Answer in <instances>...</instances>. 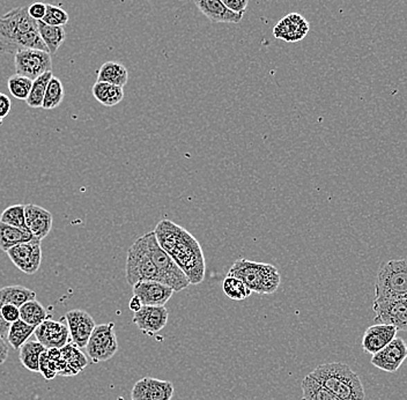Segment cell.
<instances>
[{"instance_id":"cell-30","label":"cell","mask_w":407,"mask_h":400,"mask_svg":"<svg viewBox=\"0 0 407 400\" xmlns=\"http://www.w3.org/2000/svg\"><path fill=\"white\" fill-rule=\"evenodd\" d=\"M19 310H20V320L35 327L51 317L46 308L36 298L26 302L24 306L19 308Z\"/></svg>"},{"instance_id":"cell-43","label":"cell","mask_w":407,"mask_h":400,"mask_svg":"<svg viewBox=\"0 0 407 400\" xmlns=\"http://www.w3.org/2000/svg\"><path fill=\"white\" fill-rule=\"evenodd\" d=\"M10 354V345L5 341L4 338L0 337V365H4Z\"/></svg>"},{"instance_id":"cell-40","label":"cell","mask_w":407,"mask_h":400,"mask_svg":"<svg viewBox=\"0 0 407 400\" xmlns=\"http://www.w3.org/2000/svg\"><path fill=\"white\" fill-rule=\"evenodd\" d=\"M0 313L8 323H15V320H20V310L18 307L6 304V306L0 308Z\"/></svg>"},{"instance_id":"cell-22","label":"cell","mask_w":407,"mask_h":400,"mask_svg":"<svg viewBox=\"0 0 407 400\" xmlns=\"http://www.w3.org/2000/svg\"><path fill=\"white\" fill-rule=\"evenodd\" d=\"M197 8L213 24H239L243 15L229 11L221 0H193Z\"/></svg>"},{"instance_id":"cell-1","label":"cell","mask_w":407,"mask_h":400,"mask_svg":"<svg viewBox=\"0 0 407 400\" xmlns=\"http://www.w3.org/2000/svg\"><path fill=\"white\" fill-rule=\"evenodd\" d=\"M154 234L159 244L181 267L190 284H201L205 279L206 262L201 246L196 237L168 219L159 222Z\"/></svg>"},{"instance_id":"cell-31","label":"cell","mask_w":407,"mask_h":400,"mask_svg":"<svg viewBox=\"0 0 407 400\" xmlns=\"http://www.w3.org/2000/svg\"><path fill=\"white\" fill-rule=\"evenodd\" d=\"M36 327L25 323L22 320H15L11 324L8 334V343L13 349H20L26 341L34 334Z\"/></svg>"},{"instance_id":"cell-2","label":"cell","mask_w":407,"mask_h":400,"mask_svg":"<svg viewBox=\"0 0 407 400\" xmlns=\"http://www.w3.org/2000/svg\"><path fill=\"white\" fill-rule=\"evenodd\" d=\"M42 50L49 53L35 19L29 15L28 6L15 8L0 17V53H17L21 50Z\"/></svg>"},{"instance_id":"cell-27","label":"cell","mask_w":407,"mask_h":400,"mask_svg":"<svg viewBox=\"0 0 407 400\" xmlns=\"http://www.w3.org/2000/svg\"><path fill=\"white\" fill-rule=\"evenodd\" d=\"M39 33L43 42L49 50L50 55H56L57 51L66 39L65 29L60 26L46 25L43 21H37Z\"/></svg>"},{"instance_id":"cell-21","label":"cell","mask_w":407,"mask_h":400,"mask_svg":"<svg viewBox=\"0 0 407 400\" xmlns=\"http://www.w3.org/2000/svg\"><path fill=\"white\" fill-rule=\"evenodd\" d=\"M396 327L386 324H375L365 330L362 338V348L368 354H376L396 338Z\"/></svg>"},{"instance_id":"cell-33","label":"cell","mask_w":407,"mask_h":400,"mask_svg":"<svg viewBox=\"0 0 407 400\" xmlns=\"http://www.w3.org/2000/svg\"><path fill=\"white\" fill-rule=\"evenodd\" d=\"M53 77V71L46 72L42 74L41 77L37 78L35 80H33L32 89L29 93V96L26 100V103L28 104L30 108H42L43 100H44V95H46V86L49 84L50 79Z\"/></svg>"},{"instance_id":"cell-12","label":"cell","mask_w":407,"mask_h":400,"mask_svg":"<svg viewBox=\"0 0 407 400\" xmlns=\"http://www.w3.org/2000/svg\"><path fill=\"white\" fill-rule=\"evenodd\" d=\"M6 253L15 267L24 273L34 274L39 270L42 262V248L39 239L18 244Z\"/></svg>"},{"instance_id":"cell-7","label":"cell","mask_w":407,"mask_h":400,"mask_svg":"<svg viewBox=\"0 0 407 400\" xmlns=\"http://www.w3.org/2000/svg\"><path fill=\"white\" fill-rule=\"evenodd\" d=\"M147 241L148 250L151 253L152 260L158 269L162 284H168L174 291H182L189 287L190 281L181 267L175 263V260L162 249L159 244L154 232L145 234Z\"/></svg>"},{"instance_id":"cell-6","label":"cell","mask_w":407,"mask_h":400,"mask_svg":"<svg viewBox=\"0 0 407 400\" xmlns=\"http://www.w3.org/2000/svg\"><path fill=\"white\" fill-rule=\"evenodd\" d=\"M127 284L130 286L139 281L154 280L161 282V278L148 250L146 236L136 239L127 251L125 266Z\"/></svg>"},{"instance_id":"cell-29","label":"cell","mask_w":407,"mask_h":400,"mask_svg":"<svg viewBox=\"0 0 407 400\" xmlns=\"http://www.w3.org/2000/svg\"><path fill=\"white\" fill-rule=\"evenodd\" d=\"M302 400H341L310 375L302 381Z\"/></svg>"},{"instance_id":"cell-28","label":"cell","mask_w":407,"mask_h":400,"mask_svg":"<svg viewBox=\"0 0 407 400\" xmlns=\"http://www.w3.org/2000/svg\"><path fill=\"white\" fill-rule=\"evenodd\" d=\"M46 348L37 340L26 341L20 347V361L27 370L39 372V358Z\"/></svg>"},{"instance_id":"cell-36","label":"cell","mask_w":407,"mask_h":400,"mask_svg":"<svg viewBox=\"0 0 407 400\" xmlns=\"http://www.w3.org/2000/svg\"><path fill=\"white\" fill-rule=\"evenodd\" d=\"M0 222H4L6 225L27 228L26 226L25 205H12L5 208L4 212L0 215Z\"/></svg>"},{"instance_id":"cell-25","label":"cell","mask_w":407,"mask_h":400,"mask_svg":"<svg viewBox=\"0 0 407 400\" xmlns=\"http://www.w3.org/2000/svg\"><path fill=\"white\" fill-rule=\"evenodd\" d=\"M36 293L25 286H6V287L0 289V308L12 304V306L20 307L24 306L26 302L30 300H35Z\"/></svg>"},{"instance_id":"cell-23","label":"cell","mask_w":407,"mask_h":400,"mask_svg":"<svg viewBox=\"0 0 407 400\" xmlns=\"http://www.w3.org/2000/svg\"><path fill=\"white\" fill-rule=\"evenodd\" d=\"M36 239L28 228H20L0 222V249L8 253L13 246Z\"/></svg>"},{"instance_id":"cell-35","label":"cell","mask_w":407,"mask_h":400,"mask_svg":"<svg viewBox=\"0 0 407 400\" xmlns=\"http://www.w3.org/2000/svg\"><path fill=\"white\" fill-rule=\"evenodd\" d=\"M32 86L33 80H30L29 78L20 75V74H15V75L8 78V91L15 98L21 100V101H26L28 98Z\"/></svg>"},{"instance_id":"cell-41","label":"cell","mask_w":407,"mask_h":400,"mask_svg":"<svg viewBox=\"0 0 407 400\" xmlns=\"http://www.w3.org/2000/svg\"><path fill=\"white\" fill-rule=\"evenodd\" d=\"M29 15L36 21H42L46 12V4L44 3H34L28 6Z\"/></svg>"},{"instance_id":"cell-45","label":"cell","mask_w":407,"mask_h":400,"mask_svg":"<svg viewBox=\"0 0 407 400\" xmlns=\"http://www.w3.org/2000/svg\"><path fill=\"white\" fill-rule=\"evenodd\" d=\"M141 307H143V303H141V298L134 295L132 298H131L130 302H129V308L130 310H132L134 313H137L139 310L141 309Z\"/></svg>"},{"instance_id":"cell-44","label":"cell","mask_w":407,"mask_h":400,"mask_svg":"<svg viewBox=\"0 0 407 400\" xmlns=\"http://www.w3.org/2000/svg\"><path fill=\"white\" fill-rule=\"evenodd\" d=\"M10 327H11V324L8 323V322L3 318V316H1V313H0V337L4 338V339L8 338Z\"/></svg>"},{"instance_id":"cell-20","label":"cell","mask_w":407,"mask_h":400,"mask_svg":"<svg viewBox=\"0 0 407 400\" xmlns=\"http://www.w3.org/2000/svg\"><path fill=\"white\" fill-rule=\"evenodd\" d=\"M26 226L36 239L42 241L49 235L53 224V217L46 208L39 205H25Z\"/></svg>"},{"instance_id":"cell-19","label":"cell","mask_w":407,"mask_h":400,"mask_svg":"<svg viewBox=\"0 0 407 400\" xmlns=\"http://www.w3.org/2000/svg\"><path fill=\"white\" fill-rule=\"evenodd\" d=\"M134 295L141 298L143 306H165L175 293L168 284L160 281H139L132 286Z\"/></svg>"},{"instance_id":"cell-32","label":"cell","mask_w":407,"mask_h":400,"mask_svg":"<svg viewBox=\"0 0 407 400\" xmlns=\"http://www.w3.org/2000/svg\"><path fill=\"white\" fill-rule=\"evenodd\" d=\"M65 89L60 78L53 77L46 86V95L43 100L42 108L46 110L56 109L63 102Z\"/></svg>"},{"instance_id":"cell-14","label":"cell","mask_w":407,"mask_h":400,"mask_svg":"<svg viewBox=\"0 0 407 400\" xmlns=\"http://www.w3.org/2000/svg\"><path fill=\"white\" fill-rule=\"evenodd\" d=\"M407 358V344L401 338H395L386 347L372 355V365L383 372H395Z\"/></svg>"},{"instance_id":"cell-38","label":"cell","mask_w":407,"mask_h":400,"mask_svg":"<svg viewBox=\"0 0 407 400\" xmlns=\"http://www.w3.org/2000/svg\"><path fill=\"white\" fill-rule=\"evenodd\" d=\"M39 374H42L46 381L53 379L57 376L56 365L46 349L39 358Z\"/></svg>"},{"instance_id":"cell-11","label":"cell","mask_w":407,"mask_h":400,"mask_svg":"<svg viewBox=\"0 0 407 400\" xmlns=\"http://www.w3.org/2000/svg\"><path fill=\"white\" fill-rule=\"evenodd\" d=\"M17 74L35 80L42 74L53 71L51 55L42 50H21L15 55Z\"/></svg>"},{"instance_id":"cell-5","label":"cell","mask_w":407,"mask_h":400,"mask_svg":"<svg viewBox=\"0 0 407 400\" xmlns=\"http://www.w3.org/2000/svg\"><path fill=\"white\" fill-rule=\"evenodd\" d=\"M399 296H407V260H388L376 274L374 300Z\"/></svg>"},{"instance_id":"cell-9","label":"cell","mask_w":407,"mask_h":400,"mask_svg":"<svg viewBox=\"0 0 407 400\" xmlns=\"http://www.w3.org/2000/svg\"><path fill=\"white\" fill-rule=\"evenodd\" d=\"M372 310L377 323L391 325L398 331H407V296L374 300Z\"/></svg>"},{"instance_id":"cell-8","label":"cell","mask_w":407,"mask_h":400,"mask_svg":"<svg viewBox=\"0 0 407 400\" xmlns=\"http://www.w3.org/2000/svg\"><path fill=\"white\" fill-rule=\"evenodd\" d=\"M86 352L93 363L108 361L118 352V341L115 334V324H101L95 327Z\"/></svg>"},{"instance_id":"cell-42","label":"cell","mask_w":407,"mask_h":400,"mask_svg":"<svg viewBox=\"0 0 407 400\" xmlns=\"http://www.w3.org/2000/svg\"><path fill=\"white\" fill-rule=\"evenodd\" d=\"M11 98H8V95L0 93V118L1 120L8 117V113L11 111Z\"/></svg>"},{"instance_id":"cell-3","label":"cell","mask_w":407,"mask_h":400,"mask_svg":"<svg viewBox=\"0 0 407 400\" xmlns=\"http://www.w3.org/2000/svg\"><path fill=\"white\" fill-rule=\"evenodd\" d=\"M341 400H365L361 379L351 367L341 362L324 363L309 374Z\"/></svg>"},{"instance_id":"cell-10","label":"cell","mask_w":407,"mask_h":400,"mask_svg":"<svg viewBox=\"0 0 407 400\" xmlns=\"http://www.w3.org/2000/svg\"><path fill=\"white\" fill-rule=\"evenodd\" d=\"M46 351L56 365L57 375L64 377L75 376L88 365V360L84 352L72 341L62 348H50Z\"/></svg>"},{"instance_id":"cell-39","label":"cell","mask_w":407,"mask_h":400,"mask_svg":"<svg viewBox=\"0 0 407 400\" xmlns=\"http://www.w3.org/2000/svg\"><path fill=\"white\" fill-rule=\"evenodd\" d=\"M221 1L229 11L241 15L246 13L248 4H249V0H221Z\"/></svg>"},{"instance_id":"cell-4","label":"cell","mask_w":407,"mask_h":400,"mask_svg":"<svg viewBox=\"0 0 407 400\" xmlns=\"http://www.w3.org/2000/svg\"><path fill=\"white\" fill-rule=\"evenodd\" d=\"M228 275L239 278L257 294H273L280 286L281 275L271 264L257 263L239 258L229 269Z\"/></svg>"},{"instance_id":"cell-15","label":"cell","mask_w":407,"mask_h":400,"mask_svg":"<svg viewBox=\"0 0 407 400\" xmlns=\"http://www.w3.org/2000/svg\"><path fill=\"white\" fill-rule=\"evenodd\" d=\"M65 320L70 331L71 341L81 349L86 348V345L96 327L94 318L84 310L74 309L67 311Z\"/></svg>"},{"instance_id":"cell-17","label":"cell","mask_w":407,"mask_h":400,"mask_svg":"<svg viewBox=\"0 0 407 400\" xmlns=\"http://www.w3.org/2000/svg\"><path fill=\"white\" fill-rule=\"evenodd\" d=\"M169 313L165 306H143L134 313V323L143 334L154 336L168 323Z\"/></svg>"},{"instance_id":"cell-37","label":"cell","mask_w":407,"mask_h":400,"mask_svg":"<svg viewBox=\"0 0 407 400\" xmlns=\"http://www.w3.org/2000/svg\"><path fill=\"white\" fill-rule=\"evenodd\" d=\"M42 21L46 25L64 27L70 21V17L63 8L55 6V5L46 4V15H44Z\"/></svg>"},{"instance_id":"cell-16","label":"cell","mask_w":407,"mask_h":400,"mask_svg":"<svg viewBox=\"0 0 407 400\" xmlns=\"http://www.w3.org/2000/svg\"><path fill=\"white\" fill-rule=\"evenodd\" d=\"M174 384L169 381L144 377L134 384L131 391L132 400H172Z\"/></svg>"},{"instance_id":"cell-18","label":"cell","mask_w":407,"mask_h":400,"mask_svg":"<svg viewBox=\"0 0 407 400\" xmlns=\"http://www.w3.org/2000/svg\"><path fill=\"white\" fill-rule=\"evenodd\" d=\"M309 22L301 15L291 13L274 26L273 36L287 43H298L309 33Z\"/></svg>"},{"instance_id":"cell-26","label":"cell","mask_w":407,"mask_h":400,"mask_svg":"<svg viewBox=\"0 0 407 400\" xmlns=\"http://www.w3.org/2000/svg\"><path fill=\"white\" fill-rule=\"evenodd\" d=\"M129 80V71L123 64L117 62H107L98 72V81L124 87Z\"/></svg>"},{"instance_id":"cell-24","label":"cell","mask_w":407,"mask_h":400,"mask_svg":"<svg viewBox=\"0 0 407 400\" xmlns=\"http://www.w3.org/2000/svg\"><path fill=\"white\" fill-rule=\"evenodd\" d=\"M91 93L95 100L105 107H115L122 102L124 98L123 87L115 84H107L102 81H96L91 88Z\"/></svg>"},{"instance_id":"cell-46","label":"cell","mask_w":407,"mask_h":400,"mask_svg":"<svg viewBox=\"0 0 407 400\" xmlns=\"http://www.w3.org/2000/svg\"><path fill=\"white\" fill-rule=\"evenodd\" d=\"M1 125H3V120L0 118V127H1Z\"/></svg>"},{"instance_id":"cell-34","label":"cell","mask_w":407,"mask_h":400,"mask_svg":"<svg viewBox=\"0 0 407 400\" xmlns=\"http://www.w3.org/2000/svg\"><path fill=\"white\" fill-rule=\"evenodd\" d=\"M222 291L233 301H243L253 294V291L239 278L227 275L222 282Z\"/></svg>"},{"instance_id":"cell-13","label":"cell","mask_w":407,"mask_h":400,"mask_svg":"<svg viewBox=\"0 0 407 400\" xmlns=\"http://www.w3.org/2000/svg\"><path fill=\"white\" fill-rule=\"evenodd\" d=\"M34 336L46 349L63 347L70 340V331L65 317L60 320L51 318L44 320L36 327Z\"/></svg>"}]
</instances>
